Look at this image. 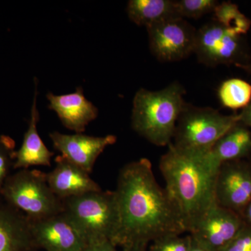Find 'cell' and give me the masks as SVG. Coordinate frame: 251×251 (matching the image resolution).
<instances>
[{"label": "cell", "instance_id": "ffe728a7", "mask_svg": "<svg viewBox=\"0 0 251 251\" xmlns=\"http://www.w3.org/2000/svg\"><path fill=\"white\" fill-rule=\"evenodd\" d=\"M214 21L241 36L247 34L251 20L239 11L237 4L231 1L219 3L214 11Z\"/></svg>", "mask_w": 251, "mask_h": 251}, {"label": "cell", "instance_id": "7402d4cb", "mask_svg": "<svg viewBox=\"0 0 251 251\" xmlns=\"http://www.w3.org/2000/svg\"><path fill=\"white\" fill-rule=\"evenodd\" d=\"M175 1L180 17L196 19L214 12L219 3L216 0H179Z\"/></svg>", "mask_w": 251, "mask_h": 251}, {"label": "cell", "instance_id": "9c48e42d", "mask_svg": "<svg viewBox=\"0 0 251 251\" xmlns=\"http://www.w3.org/2000/svg\"><path fill=\"white\" fill-rule=\"evenodd\" d=\"M245 225L242 216L214 203L193 226V240L211 251H221Z\"/></svg>", "mask_w": 251, "mask_h": 251}, {"label": "cell", "instance_id": "f1b7e54d", "mask_svg": "<svg viewBox=\"0 0 251 251\" xmlns=\"http://www.w3.org/2000/svg\"><path fill=\"white\" fill-rule=\"evenodd\" d=\"M189 251H211L209 250H208V249H205V248H204L202 247V246L200 245V244H198L197 242H195L194 240H193L192 238V244H191V249H190Z\"/></svg>", "mask_w": 251, "mask_h": 251}, {"label": "cell", "instance_id": "9a60e30c", "mask_svg": "<svg viewBox=\"0 0 251 251\" xmlns=\"http://www.w3.org/2000/svg\"><path fill=\"white\" fill-rule=\"evenodd\" d=\"M49 108L57 114L62 125L76 133H82L87 126L98 116V109L84 95L82 87L64 95L49 93Z\"/></svg>", "mask_w": 251, "mask_h": 251}, {"label": "cell", "instance_id": "d6986e66", "mask_svg": "<svg viewBox=\"0 0 251 251\" xmlns=\"http://www.w3.org/2000/svg\"><path fill=\"white\" fill-rule=\"evenodd\" d=\"M218 96L225 108L243 110L251 100V84L240 78L228 79L220 86Z\"/></svg>", "mask_w": 251, "mask_h": 251}, {"label": "cell", "instance_id": "277c9868", "mask_svg": "<svg viewBox=\"0 0 251 251\" xmlns=\"http://www.w3.org/2000/svg\"><path fill=\"white\" fill-rule=\"evenodd\" d=\"M0 196L31 221L48 219L64 210L62 200L50 188L46 173L38 170H19L10 175Z\"/></svg>", "mask_w": 251, "mask_h": 251}, {"label": "cell", "instance_id": "484cf974", "mask_svg": "<svg viewBox=\"0 0 251 251\" xmlns=\"http://www.w3.org/2000/svg\"><path fill=\"white\" fill-rule=\"evenodd\" d=\"M239 122L251 130V100L239 114Z\"/></svg>", "mask_w": 251, "mask_h": 251}, {"label": "cell", "instance_id": "4fadbf2b", "mask_svg": "<svg viewBox=\"0 0 251 251\" xmlns=\"http://www.w3.org/2000/svg\"><path fill=\"white\" fill-rule=\"evenodd\" d=\"M30 220L0 196V251H39Z\"/></svg>", "mask_w": 251, "mask_h": 251}, {"label": "cell", "instance_id": "30bf717a", "mask_svg": "<svg viewBox=\"0 0 251 251\" xmlns=\"http://www.w3.org/2000/svg\"><path fill=\"white\" fill-rule=\"evenodd\" d=\"M215 200L219 205L242 216L251 201V165L244 159L221 165L216 176Z\"/></svg>", "mask_w": 251, "mask_h": 251}, {"label": "cell", "instance_id": "2e32d148", "mask_svg": "<svg viewBox=\"0 0 251 251\" xmlns=\"http://www.w3.org/2000/svg\"><path fill=\"white\" fill-rule=\"evenodd\" d=\"M34 100L31 110L29 127L24 135L21 148L16 151L14 170L29 169L31 166H50L54 153L50 151L38 133L39 112L36 107L38 81L35 79Z\"/></svg>", "mask_w": 251, "mask_h": 251}, {"label": "cell", "instance_id": "7c38bea8", "mask_svg": "<svg viewBox=\"0 0 251 251\" xmlns=\"http://www.w3.org/2000/svg\"><path fill=\"white\" fill-rule=\"evenodd\" d=\"M54 148L69 161L90 174L98 157L107 147L114 145L117 137L90 136L83 133L63 134L57 131L50 134Z\"/></svg>", "mask_w": 251, "mask_h": 251}, {"label": "cell", "instance_id": "ba28073f", "mask_svg": "<svg viewBox=\"0 0 251 251\" xmlns=\"http://www.w3.org/2000/svg\"><path fill=\"white\" fill-rule=\"evenodd\" d=\"M147 30L150 50L161 62H177L194 52L197 30L184 18L158 23Z\"/></svg>", "mask_w": 251, "mask_h": 251}, {"label": "cell", "instance_id": "7a4b0ae2", "mask_svg": "<svg viewBox=\"0 0 251 251\" xmlns=\"http://www.w3.org/2000/svg\"><path fill=\"white\" fill-rule=\"evenodd\" d=\"M205 154L182 151L171 143L160 160L165 189L188 233L200 218L216 203L215 184L219 171L208 164Z\"/></svg>", "mask_w": 251, "mask_h": 251}, {"label": "cell", "instance_id": "603a6c76", "mask_svg": "<svg viewBox=\"0 0 251 251\" xmlns=\"http://www.w3.org/2000/svg\"><path fill=\"white\" fill-rule=\"evenodd\" d=\"M16 143L11 137L2 135L0 136V190L5 181L14 169L16 159Z\"/></svg>", "mask_w": 251, "mask_h": 251}, {"label": "cell", "instance_id": "5bb4252c", "mask_svg": "<svg viewBox=\"0 0 251 251\" xmlns=\"http://www.w3.org/2000/svg\"><path fill=\"white\" fill-rule=\"evenodd\" d=\"M56 166L46 173L47 182L52 192L61 200L100 191L101 188L87 172L60 155L56 158Z\"/></svg>", "mask_w": 251, "mask_h": 251}, {"label": "cell", "instance_id": "ac0fdd59", "mask_svg": "<svg viewBox=\"0 0 251 251\" xmlns=\"http://www.w3.org/2000/svg\"><path fill=\"white\" fill-rule=\"evenodd\" d=\"M130 21L148 28L180 17L176 1L173 0H130L127 6Z\"/></svg>", "mask_w": 251, "mask_h": 251}, {"label": "cell", "instance_id": "f546056e", "mask_svg": "<svg viewBox=\"0 0 251 251\" xmlns=\"http://www.w3.org/2000/svg\"><path fill=\"white\" fill-rule=\"evenodd\" d=\"M236 67L242 69L243 71L247 72L251 76V62L247 63V64H237Z\"/></svg>", "mask_w": 251, "mask_h": 251}, {"label": "cell", "instance_id": "44dd1931", "mask_svg": "<svg viewBox=\"0 0 251 251\" xmlns=\"http://www.w3.org/2000/svg\"><path fill=\"white\" fill-rule=\"evenodd\" d=\"M192 244L191 234H168L150 243L147 251H189Z\"/></svg>", "mask_w": 251, "mask_h": 251}, {"label": "cell", "instance_id": "83f0119b", "mask_svg": "<svg viewBox=\"0 0 251 251\" xmlns=\"http://www.w3.org/2000/svg\"><path fill=\"white\" fill-rule=\"evenodd\" d=\"M148 247L143 246L133 245L122 248L121 251H147Z\"/></svg>", "mask_w": 251, "mask_h": 251}, {"label": "cell", "instance_id": "e0dca14e", "mask_svg": "<svg viewBox=\"0 0 251 251\" xmlns=\"http://www.w3.org/2000/svg\"><path fill=\"white\" fill-rule=\"evenodd\" d=\"M251 155V130L240 122L223 135L205 154L208 164L214 171L227 162L245 159Z\"/></svg>", "mask_w": 251, "mask_h": 251}, {"label": "cell", "instance_id": "8fae6325", "mask_svg": "<svg viewBox=\"0 0 251 251\" xmlns=\"http://www.w3.org/2000/svg\"><path fill=\"white\" fill-rule=\"evenodd\" d=\"M31 221L39 249L46 251H81L87 245L85 236L65 213Z\"/></svg>", "mask_w": 251, "mask_h": 251}, {"label": "cell", "instance_id": "cb8c5ba5", "mask_svg": "<svg viewBox=\"0 0 251 251\" xmlns=\"http://www.w3.org/2000/svg\"><path fill=\"white\" fill-rule=\"evenodd\" d=\"M221 251H251V227L244 225L235 237Z\"/></svg>", "mask_w": 251, "mask_h": 251}, {"label": "cell", "instance_id": "52a82bcc", "mask_svg": "<svg viewBox=\"0 0 251 251\" xmlns=\"http://www.w3.org/2000/svg\"><path fill=\"white\" fill-rule=\"evenodd\" d=\"M193 53L200 62L209 67L249 63L244 36L239 35L215 21L197 31Z\"/></svg>", "mask_w": 251, "mask_h": 251}, {"label": "cell", "instance_id": "d4e9b609", "mask_svg": "<svg viewBox=\"0 0 251 251\" xmlns=\"http://www.w3.org/2000/svg\"><path fill=\"white\" fill-rule=\"evenodd\" d=\"M81 251H119L110 240H100L87 243Z\"/></svg>", "mask_w": 251, "mask_h": 251}, {"label": "cell", "instance_id": "3957f363", "mask_svg": "<svg viewBox=\"0 0 251 251\" xmlns=\"http://www.w3.org/2000/svg\"><path fill=\"white\" fill-rule=\"evenodd\" d=\"M184 94V87L176 82L154 92L140 89L133 99V129L156 146L171 145L178 119L186 104Z\"/></svg>", "mask_w": 251, "mask_h": 251}, {"label": "cell", "instance_id": "4316f807", "mask_svg": "<svg viewBox=\"0 0 251 251\" xmlns=\"http://www.w3.org/2000/svg\"><path fill=\"white\" fill-rule=\"evenodd\" d=\"M242 217L245 224L251 227V201L243 211Z\"/></svg>", "mask_w": 251, "mask_h": 251}, {"label": "cell", "instance_id": "8992f818", "mask_svg": "<svg viewBox=\"0 0 251 251\" xmlns=\"http://www.w3.org/2000/svg\"><path fill=\"white\" fill-rule=\"evenodd\" d=\"M64 210L85 236L87 243L112 241L117 227L113 191H94L63 200Z\"/></svg>", "mask_w": 251, "mask_h": 251}, {"label": "cell", "instance_id": "6da1fadb", "mask_svg": "<svg viewBox=\"0 0 251 251\" xmlns=\"http://www.w3.org/2000/svg\"><path fill=\"white\" fill-rule=\"evenodd\" d=\"M114 193L118 220L112 242L117 247H148L161 236L187 232L166 189L157 182L148 158L122 168Z\"/></svg>", "mask_w": 251, "mask_h": 251}, {"label": "cell", "instance_id": "5b68a950", "mask_svg": "<svg viewBox=\"0 0 251 251\" xmlns=\"http://www.w3.org/2000/svg\"><path fill=\"white\" fill-rule=\"evenodd\" d=\"M239 122V114L226 115L212 108L186 103L178 119L172 144L182 151L205 154Z\"/></svg>", "mask_w": 251, "mask_h": 251}]
</instances>
